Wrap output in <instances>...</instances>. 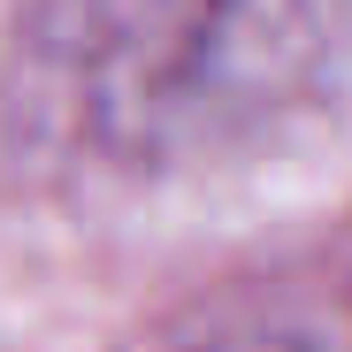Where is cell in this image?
I'll use <instances>...</instances> for the list:
<instances>
[{"mask_svg":"<svg viewBox=\"0 0 352 352\" xmlns=\"http://www.w3.org/2000/svg\"><path fill=\"white\" fill-rule=\"evenodd\" d=\"M337 62V0H31L16 115L46 146L176 168L261 146Z\"/></svg>","mask_w":352,"mask_h":352,"instance_id":"obj_1","label":"cell"}]
</instances>
